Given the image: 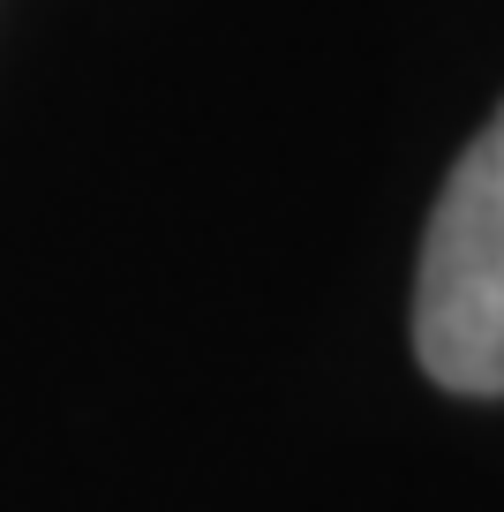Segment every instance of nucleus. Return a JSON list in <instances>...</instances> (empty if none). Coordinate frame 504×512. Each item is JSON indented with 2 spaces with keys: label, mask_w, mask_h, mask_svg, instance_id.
I'll list each match as a JSON object with an SVG mask.
<instances>
[{
  "label": "nucleus",
  "mask_w": 504,
  "mask_h": 512,
  "mask_svg": "<svg viewBox=\"0 0 504 512\" xmlns=\"http://www.w3.org/2000/svg\"><path fill=\"white\" fill-rule=\"evenodd\" d=\"M414 347L452 392H504V113L467 144L429 219Z\"/></svg>",
  "instance_id": "f257e3e1"
}]
</instances>
